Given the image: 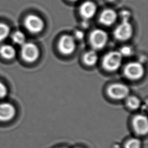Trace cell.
<instances>
[{"label": "cell", "mask_w": 148, "mask_h": 148, "mask_svg": "<svg viewBox=\"0 0 148 148\" xmlns=\"http://www.w3.org/2000/svg\"><path fill=\"white\" fill-rule=\"evenodd\" d=\"M97 12L96 5L91 1H86L80 6L79 12L83 18L88 20L94 17Z\"/></svg>", "instance_id": "11"}, {"label": "cell", "mask_w": 148, "mask_h": 148, "mask_svg": "<svg viewBox=\"0 0 148 148\" xmlns=\"http://www.w3.org/2000/svg\"><path fill=\"white\" fill-rule=\"evenodd\" d=\"M120 53L122 56H130L132 53V49L128 46H124L122 47L120 50Z\"/></svg>", "instance_id": "19"}, {"label": "cell", "mask_w": 148, "mask_h": 148, "mask_svg": "<svg viewBox=\"0 0 148 148\" xmlns=\"http://www.w3.org/2000/svg\"><path fill=\"white\" fill-rule=\"evenodd\" d=\"M120 16L122 19V21H128L131 14L128 10H123L120 13Z\"/></svg>", "instance_id": "21"}, {"label": "cell", "mask_w": 148, "mask_h": 148, "mask_svg": "<svg viewBox=\"0 0 148 148\" xmlns=\"http://www.w3.org/2000/svg\"><path fill=\"white\" fill-rule=\"evenodd\" d=\"M12 39L14 43L19 45H22L24 43H25L26 38L25 34L23 32L20 31H17L12 34Z\"/></svg>", "instance_id": "15"}, {"label": "cell", "mask_w": 148, "mask_h": 148, "mask_svg": "<svg viewBox=\"0 0 148 148\" xmlns=\"http://www.w3.org/2000/svg\"><path fill=\"white\" fill-rule=\"evenodd\" d=\"M141 142L137 138H131L129 139L125 145V148H140Z\"/></svg>", "instance_id": "18"}, {"label": "cell", "mask_w": 148, "mask_h": 148, "mask_svg": "<svg viewBox=\"0 0 148 148\" xmlns=\"http://www.w3.org/2000/svg\"><path fill=\"white\" fill-rule=\"evenodd\" d=\"M75 37L78 40H82L84 36V34L83 31L80 30H77L75 32Z\"/></svg>", "instance_id": "22"}, {"label": "cell", "mask_w": 148, "mask_h": 148, "mask_svg": "<svg viewBox=\"0 0 148 148\" xmlns=\"http://www.w3.org/2000/svg\"><path fill=\"white\" fill-rule=\"evenodd\" d=\"M108 1H109V2H114V1H115L116 0H108Z\"/></svg>", "instance_id": "23"}, {"label": "cell", "mask_w": 148, "mask_h": 148, "mask_svg": "<svg viewBox=\"0 0 148 148\" xmlns=\"http://www.w3.org/2000/svg\"><path fill=\"white\" fill-rule=\"evenodd\" d=\"M8 94V88L5 84L0 82V99L5 98Z\"/></svg>", "instance_id": "20"}, {"label": "cell", "mask_w": 148, "mask_h": 148, "mask_svg": "<svg viewBox=\"0 0 148 148\" xmlns=\"http://www.w3.org/2000/svg\"><path fill=\"white\" fill-rule=\"evenodd\" d=\"M16 114V109L11 103H0V121H8L12 120Z\"/></svg>", "instance_id": "10"}, {"label": "cell", "mask_w": 148, "mask_h": 148, "mask_svg": "<svg viewBox=\"0 0 148 148\" xmlns=\"http://www.w3.org/2000/svg\"><path fill=\"white\" fill-rule=\"evenodd\" d=\"M117 18L116 12L112 9H106L99 16V21L102 24L109 26L113 24Z\"/></svg>", "instance_id": "12"}, {"label": "cell", "mask_w": 148, "mask_h": 148, "mask_svg": "<svg viewBox=\"0 0 148 148\" xmlns=\"http://www.w3.org/2000/svg\"><path fill=\"white\" fill-rule=\"evenodd\" d=\"M21 56L25 61L33 62L38 58L39 50L35 44L31 42H25L21 45Z\"/></svg>", "instance_id": "2"}, {"label": "cell", "mask_w": 148, "mask_h": 148, "mask_svg": "<svg viewBox=\"0 0 148 148\" xmlns=\"http://www.w3.org/2000/svg\"><path fill=\"white\" fill-rule=\"evenodd\" d=\"M16 54L15 49L10 45H2L0 46V55L4 58L11 60Z\"/></svg>", "instance_id": "13"}, {"label": "cell", "mask_w": 148, "mask_h": 148, "mask_svg": "<svg viewBox=\"0 0 148 148\" xmlns=\"http://www.w3.org/2000/svg\"><path fill=\"white\" fill-rule=\"evenodd\" d=\"M62 148H65V147H62Z\"/></svg>", "instance_id": "25"}, {"label": "cell", "mask_w": 148, "mask_h": 148, "mask_svg": "<svg viewBox=\"0 0 148 148\" xmlns=\"http://www.w3.org/2000/svg\"><path fill=\"white\" fill-rule=\"evenodd\" d=\"M122 57L119 51H112L108 53L102 60L103 68L110 72L116 71L121 64Z\"/></svg>", "instance_id": "1"}, {"label": "cell", "mask_w": 148, "mask_h": 148, "mask_svg": "<svg viewBox=\"0 0 148 148\" xmlns=\"http://www.w3.org/2000/svg\"><path fill=\"white\" fill-rule=\"evenodd\" d=\"M133 34V28L128 21H122L114 31V37L119 40H127Z\"/></svg>", "instance_id": "8"}, {"label": "cell", "mask_w": 148, "mask_h": 148, "mask_svg": "<svg viewBox=\"0 0 148 148\" xmlns=\"http://www.w3.org/2000/svg\"><path fill=\"white\" fill-rule=\"evenodd\" d=\"M132 125L135 132L139 135H146L148 130L147 117L142 114L136 115L132 120Z\"/></svg>", "instance_id": "9"}, {"label": "cell", "mask_w": 148, "mask_h": 148, "mask_svg": "<svg viewBox=\"0 0 148 148\" xmlns=\"http://www.w3.org/2000/svg\"><path fill=\"white\" fill-rule=\"evenodd\" d=\"M71 1H73V2H75V1H77L79 0H70Z\"/></svg>", "instance_id": "24"}, {"label": "cell", "mask_w": 148, "mask_h": 148, "mask_svg": "<svg viewBox=\"0 0 148 148\" xmlns=\"http://www.w3.org/2000/svg\"><path fill=\"white\" fill-rule=\"evenodd\" d=\"M128 87L121 83H114L109 86L107 92L110 97L114 99H122L128 97L129 94Z\"/></svg>", "instance_id": "5"}, {"label": "cell", "mask_w": 148, "mask_h": 148, "mask_svg": "<svg viewBox=\"0 0 148 148\" xmlns=\"http://www.w3.org/2000/svg\"><path fill=\"white\" fill-rule=\"evenodd\" d=\"M108 38V34L105 31L101 29H95L90 34V45L95 50L101 49L106 45Z\"/></svg>", "instance_id": "3"}, {"label": "cell", "mask_w": 148, "mask_h": 148, "mask_svg": "<svg viewBox=\"0 0 148 148\" xmlns=\"http://www.w3.org/2000/svg\"><path fill=\"white\" fill-rule=\"evenodd\" d=\"M24 26L30 32L37 34L42 31L44 28L43 20L35 14H29L24 19Z\"/></svg>", "instance_id": "4"}, {"label": "cell", "mask_w": 148, "mask_h": 148, "mask_svg": "<svg viewBox=\"0 0 148 148\" xmlns=\"http://www.w3.org/2000/svg\"><path fill=\"white\" fill-rule=\"evenodd\" d=\"M83 61L88 66L94 65L98 61V55L95 51L90 50L84 54Z\"/></svg>", "instance_id": "14"}, {"label": "cell", "mask_w": 148, "mask_h": 148, "mask_svg": "<svg viewBox=\"0 0 148 148\" xmlns=\"http://www.w3.org/2000/svg\"><path fill=\"white\" fill-rule=\"evenodd\" d=\"M58 47L60 51L65 55L72 54L75 50V39L73 36L65 35L61 37L59 40Z\"/></svg>", "instance_id": "7"}, {"label": "cell", "mask_w": 148, "mask_h": 148, "mask_svg": "<svg viewBox=\"0 0 148 148\" xmlns=\"http://www.w3.org/2000/svg\"><path fill=\"white\" fill-rule=\"evenodd\" d=\"M126 104L128 108L132 110H136L139 108L140 101L138 98L135 96H130L127 98Z\"/></svg>", "instance_id": "16"}, {"label": "cell", "mask_w": 148, "mask_h": 148, "mask_svg": "<svg viewBox=\"0 0 148 148\" xmlns=\"http://www.w3.org/2000/svg\"><path fill=\"white\" fill-rule=\"evenodd\" d=\"M124 73L125 76L131 80H138L144 73L143 65L138 62H131L126 65Z\"/></svg>", "instance_id": "6"}, {"label": "cell", "mask_w": 148, "mask_h": 148, "mask_svg": "<svg viewBox=\"0 0 148 148\" xmlns=\"http://www.w3.org/2000/svg\"><path fill=\"white\" fill-rule=\"evenodd\" d=\"M9 34L10 28L9 26L3 23H0V42L6 39Z\"/></svg>", "instance_id": "17"}]
</instances>
